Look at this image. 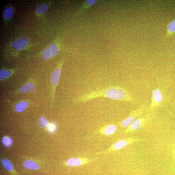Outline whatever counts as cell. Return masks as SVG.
I'll use <instances>...</instances> for the list:
<instances>
[{
    "label": "cell",
    "instance_id": "6da1fadb",
    "mask_svg": "<svg viewBox=\"0 0 175 175\" xmlns=\"http://www.w3.org/2000/svg\"><path fill=\"white\" fill-rule=\"evenodd\" d=\"M100 97L115 100L135 102V100L127 90L119 86H111L92 90L77 97L73 100L76 103H83Z\"/></svg>",
    "mask_w": 175,
    "mask_h": 175
},
{
    "label": "cell",
    "instance_id": "7a4b0ae2",
    "mask_svg": "<svg viewBox=\"0 0 175 175\" xmlns=\"http://www.w3.org/2000/svg\"><path fill=\"white\" fill-rule=\"evenodd\" d=\"M145 106L142 105L139 109L132 112L129 117L122 122L121 126L124 128L129 126L133 122L136 117L141 115L144 112L145 109Z\"/></svg>",
    "mask_w": 175,
    "mask_h": 175
},
{
    "label": "cell",
    "instance_id": "3957f363",
    "mask_svg": "<svg viewBox=\"0 0 175 175\" xmlns=\"http://www.w3.org/2000/svg\"><path fill=\"white\" fill-rule=\"evenodd\" d=\"M98 159V158L89 159L86 158H71L67 161V164L71 167L79 166L88 164Z\"/></svg>",
    "mask_w": 175,
    "mask_h": 175
},
{
    "label": "cell",
    "instance_id": "277c9868",
    "mask_svg": "<svg viewBox=\"0 0 175 175\" xmlns=\"http://www.w3.org/2000/svg\"><path fill=\"white\" fill-rule=\"evenodd\" d=\"M162 93L159 88L154 89L152 92L151 108L153 109L160 105L163 101Z\"/></svg>",
    "mask_w": 175,
    "mask_h": 175
},
{
    "label": "cell",
    "instance_id": "5b68a950",
    "mask_svg": "<svg viewBox=\"0 0 175 175\" xmlns=\"http://www.w3.org/2000/svg\"><path fill=\"white\" fill-rule=\"evenodd\" d=\"M63 62H61L58 65V67L55 69L51 75V82L53 87L54 95L55 90L59 82L61 75V69Z\"/></svg>",
    "mask_w": 175,
    "mask_h": 175
},
{
    "label": "cell",
    "instance_id": "8992f818",
    "mask_svg": "<svg viewBox=\"0 0 175 175\" xmlns=\"http://www.w3.org/2000/svg\"><path fill=\"white\" fill-rule=\"evenodd\" d=\"M128 142L127 140H121L115 143L113 145H112L110 147L106 150L105 151L96 153V154L100 155L107 154V153L116 150L123 148L125 146H126Z\"/></svg>",
    "mask_w": 175,
    "mask_h": 175
},
{
    "label": "cell",
    "instance_id": "52a82bcc",
    "mask_svg": "<svg viewBox=\"0 0 175 175\" xmlns=\"http://www.w3.org/2000/svg\"><path fill=\"white\" fill-rule=\"evenodd\" d=\"M117 127L114 124H109L103 127L99 130V133L101 135H110L114 134L117 130Z\"/></svg>",
    "mask_w": 175,
    "mask_h": 175
},
{
    "label": "cell",
    "instance_id": "ba28073f",
    "mask_svg": "<svg viewBox=\"0 0 175 175\" xmlns=\"http://www.w3.org/2000/svg\"><path fill=\"white\" fill-rule=\"evenodd\" d=\"M29 42L27 37H23L15 41L12 46L17 50L21 51L26 47Z\"/></svg>",
    "mask_w": 175,
    "mask_h": 175
},
{
    "label": "cell",
    "instance_id": "9c48e42d",
    "mask_svg": "<svg viewBox=\"0 0 175 175\" xmlns=\"http://www.w3.org/2000/svg\"><path fill=\"white\" fill-rule=\"evenodd\" d=\"M97 2V0H86V1H84L79 11V14H82L86 9L92 7V6L95 5Z\"/></svg>",
    "mask_w": 175,
    "mask_h": 175
},
{
    "label": "cell",
    "instance_id": "30bf717a",
    "mask_svg": "<svg viewBox=\"0 0 175 175\" xmlns=\"http://www.w3.org/2000/svg\"><path fill=\"white\" fill-rule=\"evenodd\" d=\"M144 122L143 119L139 118L135 121H134L130 125V127L128 128L126 130L127 131H129V130H139L141 127L142 123Z\"/></svg>",
    "mask_w": 175,
    "mask_h": 175
},
{
    "label": "cell",
    "instance_id": "8fae6325",
    "mask_svg": "<svg viewBox=\"0 0 175 175\" xmlns=\"http://www.w3.org/2000/svg\"><path fill=\"white\" fill-rule=\"evenodd\" d=\"M23 165L25 167L30 169H38L39 165L36 162L31 160H27L23 162Z\"/></svg>",
    "mask_w": 175,
    "mask_h": 175
},
{
    "label": "cell",
    "instance_id": "7c38bea8",
    "mask_svg": "<svg viewBox=\"0 0 175 175\" xmlns=\"http://www.w3.org/2000/svg\"><path fill=\"white\" fill-rule=\"evenodd\" d=\"M175 33V19L170 22L167 26L166 38L172 35Z\"/></svg>",
    "mask_w": 175,
    "mask_h": 175
},
{
    "label": "cell",
    "instance_id": "4fadbf2b",
    "mask_svg": "<svg viewBox=\"0 0 175 175\" xmlns=\"http://www.w3.org/2000/svg\"><path fill=\"white\" fill-rule=\"evenodd\" d=\"M35 89V85L32 83H29L25 84L20 89L21 92L26 93L28 92H32Z\"/></svg>",
    "mask_w": 175,
    "mask_h": 175
},
{
    "label": "cell",
    "instance_id": "5bb4252c",
    "mask_svg": "<svg viewBox=\"0 0 175 175\" xmlns=\"http://www.w3.org/2000/svg\"><path fill=\"white\" fill-rule=\"evenodd\" d=\"M27 105V103L26 101H21L18 103L16 106L15 110L18 112H23L26 109Z\"/></svg>",
    "mask_w": 175,
    "mask_h": 175
},
{
    "label": "cell",
    "instance_id": "9a60e30c",
    "mask_svg": "<svg viewBox=\"0 0 175 175\" xmlns=\"http://www.w3.org/2000/svg\"><path fill=\"white\" fill-rule=\"evenodd\" d=\"M2 163L6 169L9 171H11L13 170L14 166L11 161L7 159H3Z\"/></svg>",
    "mask_w": 175,
    "mask_h": 175
},
{
    "label": "cell",
    "instance_id": "2e32d148",
    "mask_svg": "<svg viewBox=\"0 0 175 175\" xmlns=\"http://www.w3.org/2000/svg\"><path fill=\"white\" fill-rule=\"evenodd\" d=\"M4 14V17L6 19H10L14 14L13 9L11 7H6L5 9Z\"/></svg>",
    "mask_w": 175,
    "mask_h": 175
},
{
    "label": "cell",
    "instance_id": "e0dca14e",
    "mask_svg": "<svg viewBox=\"0 0 175 175\" xmlns=\"http://www.w3.org/2000/svg\"><path fill=\"white\" fill-rule=\"evenodd\" d=\"M48 8V6L47 4H41L37 6L36 11L38 14L43 13L47 10Z\"/></svg>",
    "mask_w": 175,
    "mask_h": 175
},
{
    "label": "cell",
    "instance_id": "ac0fdd59",
    "mask_svg": "<svg viewBox=\"0 0 175 175\" xmlns=\"http://www.w3.org/2000/svg\"><path fill=\"white\" fill-rule=\"evenodd\" d=\"M49 48L51 50L52 56L55 57L58 53L59 49L58 46L55 43H52L50 45Z\"/></svg>",
    "mask_w": 175,
    "mask_h": 175
},
{
    "label": "cell",
    "instance_id": "d6986e66",
    "mask_svg": "<svg viewBox=\"0 0 175 175\" xmlns=\"http://www.w3.org/2000/svg\"><path fill=\"white\" fill-rule=\"evenodd\" d=\"M11 74V72L8 70H1L0 71V77L2 80H5L6 78L10 76Z\"/></svg>",
    "mask_w": 175,
    "mask_h": 175
},
{
    "label": "cell",
    "instance_id": "ffe728a7",
    "mask_svg": "<svg viewBox=\"0 0 175 175\" xmlns=\"http://www.w3.org/2000/svg\"><path fill=\"white\" fill-rule=\"evenodd\" d=\"M52 55L51 50L48 48L44 50L43 52V58L45 60H48L51 58Z\"/></svg>",
    "mask_w": 175,
    "mask_h": 175
},
{
    "label": "cell",
    "instance_id": "44dd1931",
    "mask_svg": "<svg viewBox=\"0 0 175 175\" xmlns=\"http://www.w3.org/2000/svg\"><path fill=\"white\" fill-rule=\"evenodd\" d=\"M2 142L4 144L8 147H10L12 143V139L7 137H4L3 138Z\"/></svg>",
    "mask_w": 175,
    "mask_h": 175
},
{
    "label": "cell",
    "instance_id": "7402d4cb",
    "mask_svg": "<svg viewBox=\"0 0 175 175\" xmlns=\"http://www.w3.org/2000/svg\"><path fill=\"white\" fill-rule=\"evenodd\" d=\"M39 123L40 126L42 127H47L48 125V123L46 119L43 116L40 117L39 120Z\"/></svg>",
    "mask_w": 175,
    "mask_h": 175
},
{
    "label": "cell",
    "instance_id": "603a6c76",
    "mask_svg": "<svg viewBox=\"0 0 175 175\" xmlns=\"http://www.w3.org/2000/svg\"><path fill=\"white\" fill-rule=\"evenodd\" d=\"M54 129V126L53 125H51L50 126V129L51 130H53V129Z\"/></svg>",
    "mask_w": 175,
    "mask_h": 175
},
{
    "label": "cell",
    "instance_id": "cb8c5ba5",
    "mask_svg": "<svg viewBox=\"0 0 175 175\" xmlns=\"http://www.w3.org/2000/svg\"></svg>",
    "mask_w": 175,
    "mask_h": 175
}]
</instances>
